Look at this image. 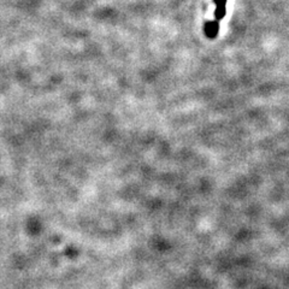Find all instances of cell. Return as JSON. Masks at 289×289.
I'll use <instances>...</instances> for the list:
<instances>
[{
    "mask_svg": "<svg viewBox=\"0 0 289 289\" xmlns=\"http://www.w3.org/2000/svg\"><path fill=\"white\" fill-rule=\"evenodd\" d=\"M227 2L228 0H213L216 4V11H214V20L205 22L204 24V31L209 39H216L220 31V23L227 15Z\"/></svg>",
    "mask_w": 289,
    "mask_h": 289,
    "instance_id": "cell-1",
    "label": "cell"
}]
</instances>
